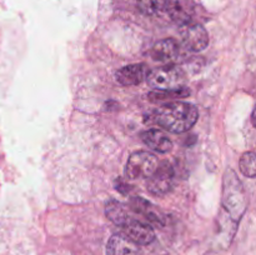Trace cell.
<instances>
[{
	"label": "cell",
	"instance_id": "obj_6",
	"mask_svg": "<svg viewBox=\"0 0 256 255\" xmlns=\"http://www.w3.org/2000/svg\"><path fill=\"white\" fill-rule=\"evenodd\" d=\"M180 36L182 44L190 52H202L209 45V35L205 28L198 22H189L180 25Z\"/></svg>",
	"mask_w": 256,
	"mask_h": 255
},
{
	"label": "cell",
	"instance_id": "obj_16",
	"mask_svg": "<svg viewBox=\"0 0 256 255\" xmlns=\"http://www.w3.org/2000/svg\"><path fill=\"white\" fill-rule=\"evenodd\" d=\"M136 5L144 15L154 16L164 12L165 0H136Z\"/></svg>",
	"mask_w": 256,
	"mask_h": 255
},
{
	"label": "cell",
	"instance_id": "obj_15",
	"mask_svg": "<svg viewBox=\"0 0 256 255\" xmlns=\"http://www.w3.org/2000/svg\"><path fill=\"white\" fill-rule=\"evenodd\" d=\"M190 95L189 89L182 88V89L175 90H154L149 94V99L152 102H162V100H174L186 98Z\"/></svg>",
	"mask_w": 256,
	"mask_h": 255
},
{
	"label": "cell",
	"instance_id": "obj_5",
	"mask_svg": "<svg viewBox=\"0 0 256 255\" xmlns=\"http://www.w3.org/2000/svg\"><path fill=\"white\" fill-rule=\"evenodd\" d=\"M175 168L169 162H159L155 172L148 178L146 188L152 194L164 196L174 186Z\"/></svg>",
	"mask_w": 256,
	"mask_h": 255
},
{
	"label": "cell",
	"instance_id": "obj_14",
	"mask_svg": "<svg viewBox=\"0 0 256 255\" xmlns=\"http://www.w3.org/2000/svg\"><path fill=\"white\" fill-rule=\"evenodd\" d=\"M105 214L115 225L120 228L132 216L130 212H128V208L116 200H110L105 204Z\"/></svg>",
	"mask_w": 256,
	"mask_h": 255
},
{
	"label": "cell",
	"instance_id": "obj_13",
	"mask_svg": "<svg viewBox=\"0 0 256 255\" xmlns=\"http://www.w3.org/2000/svg\"><path fill=\"white\" fill-rule=\"evenodd\" d=\"M129 205L130 208H132V212H136V214L142 215V216H144L145 219L149 220V222L158 225L162 224V214H160L159 210L156 209V206H154V205L150 202H148V200L142 199V196L132 198Z\"/></svg>",
	"mask_w": 256,
	"mask_h": 255
},
{
	"label": "cell",
	"instance_id": "obj_2",
	"mask_svg": "<svg viewBox=\"0 0 256 255\" xmlns=\"http://www.w3.org/2000/svg\"><path fill=\"white\" fill-rule=\"evenodd\" d=\"M222 204L232 219H240L245 212L244 189L232 170L225 174Z\"/></svg>",
	"mask_w": 256,
	"mask_h": 255
},
{
	"label": "cell",
	"instance_id": "obj_12",
	"mask_svg": "<svg viewBox=\"0 0 256 255\" xmlns=\"http://www.w3.org/2000/svg\"><path fill=\"white\" fill-rule=\"evenodd\" d=\"M179 44L174 39H162L158 42L152 49V58L156 62H172L179 55Z\"/></svg>",
	"mask_w": 256,
	"mask_h": 255
},
{
	"label": "cell",
	"instance_id": "obj_8",
	"mask_svg": "<svg viewBox=\"0 0 256 255\" xmlns=\"http://www.w3.org/2000/svg\"><path fill=\"white\" fill-rule=\"evenodd\" d=\"M149 72V66L144 62L126 65V66H122V69L115 72V79L120 85L134 86V85H139L144 80H146Z\"/></svg>",
	"mask_w": 256,
	"mask_h": 255
},
{
	"label": "cell",
	"instance_id": "obj_9",
	"mask_svg": "<svg viewBox=\"0 0 256 255\" xmlns=\"http://www.w3.org/2000/svg\"><path fill=\"white\" fill-rule=\"evenodd\" d=\"M164 12L179 25L192 22L195 12L194 0H165Z\"/></svg>",
	"mask_w": 256,
	"mask_h": 255
},
{
	"label": "cell",
	"instance_id": "obj_7",
	"mask_svg": "<svg viewBox=\"0 0 256 255\" xmlns=\"http://www.w3.org/2000/svg\"><path fill=\"white\" fill-rule=\"evenodd\" d=\"M122 229L124 232V235H126L129 239H132L136 244L146 245L150 244L155 239L154 229L149 224H146V222L134 219L132 216H130L125 222Z\"/></svg>",
	"mask_w": 256,
	"mask_h": 255
},
{
	"label": "cell",
	"instance_id": "obj_3",
	"mask_svg": "<svg viewBox=\"0 0 256 255\" xmlns=\"http://www.w3.org/2000/svg\"><path fill=\"white\" fill-rule=\"evenodd\" d=\"M185 74L179 66L166 64L150 70L148 74V84L154 90H175L185 86Z\"/></svg>",
	"mask_w": 256,
	"mask_h": 255
},
{
	"label": "cell",
	"instance_id": "obj_11",
	"mask_svg": "<svg viewBox=\"0 0 256 255\" xmlns=\"http://www.w3.org/2000/svg\"><path fill=\"white\" fill-rule=\"evenodd\" d=\"M142 139L145 144L158 152H169L172 149V142L162 130L149 129L142 134Z\"/></svg>",
	"mask_w": 256,
	"mask_h": 255
},
{
	"label": "cell",
	"instance_id": "obj_10",
	"mask_svg": "<svg viewBox=\"0 0 256 255\" xmlns=\"http://www.w3.org/2000/svg\"><path fill=\"white\" fill-rule=\"evenodd\" d=\"M106 255H142V252L126 235L114 234L106 245Z\"/></svg>",
	"mask_w": 256,
	"mask_h": 255
},
{
	"label": "cell",
	"instance_id": "obj_18",
	"mask_svg": "<svg viewBox=\"0 0 256 255\" xmlns=\"http://www.w3.org/2000/svg\"><path fill=\"white\" fill-rule=\"evenodd\" d=\"M115 189L119 190L122 194H128V192H129V190L132 189V186H129V185H128L126 182H122V179H118L116 182H115Z\"/></svg>",
	"mask_w": 256,
	"mask_h": 255
},
{
	"label": "cell",
	"instance_id": "obj_4",
	"mask_svg": "<svg viewBox=\"0 0 256 255\" xmlns=\"http://www.w3.org/2000/svg\"><path fill=\"white\" fill-rule=\"evenodd\" d=\"M159 165L156 155L149 152H136L132 154L125 165V176L129 180L149 178Z\"/></svg>",
	"mask_w": 256,
	"mask_h": 255
},
{
	"label": "cell",
	"instance_id": "obj_17",
	"mask_svg": "<svg viewBox=\"0 0 256 255\" xmlns=\"http://www.w3.org/2000/svg\"><path fill=\"white\" fill-rule=\"evenodd\" d=\"M255 154L252 152H245L240 159V170L242 174L248 178L256 176V164H255Z\"/></svg>",
	"mask_w": 256,
	"mask_h": 255
},
{
	"label": "cell",
	"instance_id": "obj_1",
	"mask_svg": "<svg viewBox=\"0 0 256 255\" xmlns=\"http://www.w3.org/2000/svg\"><path fill=\"white\" fill-rule=\"evenodd\" d=\"M198 118V108L186 102H172L154 112L155 122L174 134H182L192 129Z\"/></svg>",
	"mask_w": 256,
	"mask_h": 255
}]
</instances>
